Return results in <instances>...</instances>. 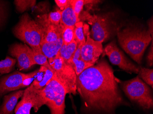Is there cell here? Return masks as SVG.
<instances>
[{"mask_svg":"<svg viewBox=\"0 0 153 114\" xmlns=\"http://www.w3.org/2000/svg\"><path fill=\"white\" fill-rule=\"evenodd\" d=\"M26 74L16 71L2 77L0 79V97L22 89L21 85Z\"/></svg>","mask_w":153,"mask_h":114,"instance_id":"cell-11","label":"cell"},{"mask_svg":"<svg viewBox=\"0 0 153 114\" xmlns=\"http://www.w3.org/2000/svg\"><path fill=\"white\" fill-rule=\"evenodd\" d=\"M75 26H64L62 34L63 44L68 45L75 40Z\"/></svg>","mask_w":153,"mask_h":114,"instance_id":"cell-24","label":"cell"},{"mask_svg":"<svg viewBox=\"0 0 153 114\" xmlns=\"http://www.w3.org/2000/svg\"><path fill=\"white\" fill-rule=\"evenodd\" d=\"M78 46V43L75 40L68 45L63 44L56 56L60 57L69 64Z\"/></svg>","mask_w":153,"mask_h":114,"instance_id":"cell-20","label":"cell"},{"mask_svg":"<svg viewBox=\"0 0 153 114\" xmlns=\"http://www.w3.org/2000/svg\"><path fill=\"white\" fill-rule=\"evenodd\" d=\"M138 76L141 78L147 85L153 88V68H146L140 67Z\"/></svg>","mask_w":153,"mask_h":114,"instance_id":"cell-22","label":"cell"},{"mask_svg":"<svg viewBox=\"0 0 153 114\" xmlns=\"http://www.w3.org/2000/svg\"><path fill=\"white\" fill-rule=\"evenodd\" d=\"M82 47V46L81 45H78V48L69 63L74 68L76 76L79 75L87 68L93 66L85 62L81 58L80 52Z\"/></svg>","mask_w":153,"mask_h":114,"instance_id":"cell-17","label":"cell"},{"mask_svg":"<svg viewBox=\"0 0 153 114\" xmlns=\"http://www.w3.org/2000/svg\"><path fill=\"white\" fill-rule=\"evenodd\" d=\"M7 2L0 1V30L6 24L8 17Z\"/></svg>","mask_w":153,"mask_h":114,"instance_id":"cell-26","label":"cell"},{"mask_svg":"<svg viewBox=\"0 0 153 114\" xmlns=\"http://www.w3.org/2000/svg\"><path fill=\"white\" fill-rule=\"evenodd\" d=\"M82 17L91 26L89 35L94 41L103 43L117 34L120 24L118 23L114 12L93 15L85 12Z\"/></svg>","mask_w":153,"mask_h":114,"instance_id":"cell-4","label":"cell"},{"mask_svg":"<svg viewBox=\"0 0 153 114\" xmlns=\"http://www.w3.org/2000/svg\"><path fill=\"white\" fill-rule=\"evenodd\" d=\"M17 63L16 59L7 56L5 60L0 61V74H4L11 72Z\"/></svg>","mask_w":153,"mask_h":114,"instance_id":"cell-21","label":"cell"},{"mask_svg":"<svg viewBox=\"0 0 153 114\" xmlns=\"http://www.w3.org/2000/svg\"><path fill=\"white\" fill-rule=\"evenodd\" d=\"M80 22V19L76 17L71 4L62 12L61 23L64 26H75L77 23Z\"/></svg>","mask_w":153,"mask_h":114,"instance_id":"cell-18","label":"cell"},{"mask_svg":"<svg viewBox=\"0 0 153 114\" xmlns=\"http://www.w3.org/2000/svg\"><path fill=\"white\" fill-rule=\"evenodd\" d=\"M53 75L63 85L68 94L76 95L77 76L73 67L59 56L48 60Z\"/></svg>","mask_w":153,"mask_h":114,"instance_id":"cell-7","label":"cell"},{"mask_svg":"<svg viewBox=\"0 0 153 114\" xmlns=\"http://www.w3.org/2000/svg\"><path fill=\"white\" fill-rule=\"evenodd\" d=\"M63 44V41L61 38L54 42H42L40 47L43 54L48 60L55 58L57 56Z\"/></svg>","mask_w":153,"mask_h":114,"instance_id":"cell-16","label":"cell"},{"mask_svg":"<svg viewBox=\"0 0 153 114\" xmlns=\"http://www.w3.org/2000/svg\"><path fill=\"white\" fill-rule=\"evenodd\" d=\"M70 4L76 17L79 19L80 14L85 5V0H70Z\"/></svg>","mask_w":153,"mask_h":114,"instance_id":"cell-27","label":"cell"},{"mask_svg":"<svg viewBox=\"0 0 153 114\" xmlns=\"http://www.w3.org/2000/svg\"><path fill=\"white\" fill-rule=\"evenodd\" d=\"M1 74H0V77H1Z\"/></svg>","mask_w":153,"mask_h":114,"instance_id":"cell-33","label":"cell"},{"mask_svg":"<svg viewBox=\"0 0 153 114\" xmlns=\"http://www.w3.org/2000/svg\"><path fill=\"white\" fill-rule=\"evenodd\" d=\"M36 21L43 30L44 38L42 42H54L62 38L64 26L61 24L58 26L51 24L48 20L47 14L39 16Z\"/></svg>","mask_w":153,"mask_h":114,"instance_id":"cell-10","label":"cell"},{"mask_svg":"<svg viewBox=\"0 0 153 114\" xmlns=\"http://www.w3.org/2000/svg\"><path fill=\"white\" fill-rule=\"evenodd\" d=\"M85 33L86 35V38L85 43L81 49V58L85 62L94 65L103 53V45L101 42L92 39L89 32L87 31Z\"/></svg>","mask_w":153,"mask_h":114,"instance_id":"cell-9","label":"cell"},{"mask_svg":"<svg viewBox=\"0 0 153 114\" xmlns=\"http://www.w3.org/2000/svg\"><path fill=\"white\" fill-rule=\"evenodd\" d=\"M36 1L34 0L30 1H24V0H15L14 4L16 9L19 13H24L27 9L30 8L36 5Z\"/></svg>","mask_w":153,"mask_h":114,"instance_id":"cell-25","label":"cell"},{"mask_svg":"<svg viewBox=\"0 0 153 114\" xmlns=\"http://www.w3.org/2000/svg\"><path fill=\"white\" fill-rule=\"evenodd\" d=\"M62 12L61 10H57L56 12L50 13L48 14L49 21L55 25H59L62 18Z\"/></svg>","mask_w":153,"mask_h":114,"instance_id":"cell-28","label":"cell"},{"mask_svg":"<svg viewBox=\"0 0 153 114\" xmlns=\"http://www.w3.org/2000/svg\"><path fill=\"white\" fill-rule=\"evenodd\" d=\"M148 25V30L150 33L151 37L153 38V17L151 18V19H149L147 22Z\"/></svg>","mask_w":153,"mask_h":114,"instance_id":"cell-32","label":"cell"},{"mask_svg":"<svg viewBox=\"0 0 153 114\" xmlns=\"http://www.w3.org/2000/svg\"><path fill=\"white\" fill-rule=\"evenodd\" d=\"M38 69H37L30 73L27 74H26V76L23 80L22 85H21V88H25L27 86L29 87L30 85L34 79V77L38 71Z\"/></svg>","mask_w":153,"mask_h":114,"instance_id":"cell-29","label":"cell"},{"mask_svg":"<svg viewBox=\"0 0 153 114\" xmlns=\"http://www.w3.org/2000/svg\"><path fill=\"white\" fill-rule=\"evenodd\" d=\"M55 2L60 10L62 11L70 4V0H55Z\"/></svg>","mask_w":153,"mask_h":114,"instance_id":"cell-31","label":"cell"},{"mask_svg":"<svg viewBox=\"0 0 153 114\" xmlns=\"http://www.w3.org/2000/svg\"><path fill=\"white\" fill-rule=\"evenodd\" d=\"M53 76V71L41 66L31 84L37 90H42L49 83Z\"/></svg>","mask_w":153,"mask_h":114,"instance_id":"cell-15","label":"cell"},{"mask_svg":"<svg viewBox=\"0 0 153 114\" xmlns=\"http://www.w3.org/2000/svg\"><path fill=\"white\" fill-rule=\"evenodd\" d=\"M67 90L53 75L48 85L42 90H37L34 111L37 112L41 106L46 105L51 114H65V98Z\"/></svg>","mask_w":153,"mask_h":114,"instance_id":"cell-3","label":"cell"},{"mask_svg":"<svg viewBox=\"0 0 153 114\" xmlns=\"http://www.w3.org/2000/svg\"><path fill=\"white\" fill-rule=\"evenodd\" d=\"M14 35L34 50L41 51L40 44L44 38L42 28L36 20H33L27 13L20 18L19 23L13 29Z\"/></svg>","mask_w":153,"mask_h":114,"instance_id":"cell-5","label":"cell"},{"mask_svg":"<svg viewBox=\"0 0 153 114\" xmlns=\"http://www.w3.org/2000/svg\"><path fill=\"white\" fill-rule=\"evenodd\" d=\"M119 81L105 59L77 76L76 91L85 110L99 114H116L119 106H131L123 97Z\"/></svg>","mask_w":153,"mask_h":114,"instance_id":"cell-1","label":"cell"},{"mask_svg":"<svg viewBox=\"0 0 153 114\" xmlns=\"http://www.w3.org/2000/svg\"><path fill=\"white\" fill-rule=\"evenodd\" d=\"M103 53L108 57L111 63L118 66L121 69L129 73L138 74L140 67L130 60L123 51L117 46L115 41H112L105 47Z\"/></svg>","mask_w":153,"mask_h":114,"instance_id":"cell-8","label":"cell"},{"mask_svg":"<svg viewBox=\"0 0 153 114\" xmlns=\"http://www.w3.org/2000/svg\"><path fill=\"white\" fill-rule=\"evenodd\" d=\"M118 41L131 58L141 65L145 50L153 40L148 29L135 24H120L117 31Z\"/></svg>","mask_w":153,"mask_h":114,"instance_id":"cell-2","label":"cell"},{"mask_svg":"<svg viewBox=\"0 0 153 114\" xmlns=\"http://www.w3.org/2000/svg\"><path fill=\"white\" fill-rule=\"evenodd\" d=\"M121 89L131 102L143 110L153 108V97L152 90L137 75L127 81L120 80Z\"/></svg>","mask_w":153,"mask_h":114,"instance_id":"cell-6","label":"cell"},{"mask_svg":"<svg viewBox=\"0 0 153 114\" xmlns=\"http://www.w3.org/2000/svg\"><path fill=\"white\" fill-rule=\"evenodd\" d=\"M25 90H19L6 95L0 106V114H13L18 101L24 95Z\"/></svg>","mask_w":153,"mask_h":114,"instance_id":"cell-14","label":"cell"},{"mask_svg":"<svg viewBox=\"0 0 153 114\" xmlns=\"http://www.w3.org/2000/svg\"><path fill=\"white\" fill-rule=\"evenodd\" d=\"M37 92L32 84L25 90L22 99L14 110L15 114H30L31 110L36 104Z\"/></svg>","mask_w":153,"mask_h":114,"instance_id":"cell-13","label":"cell"},{"mask_svg":"<svg viewBox=\"0 0 153 114\" xmlns=\"http://www.w3.org/2000/svg\"><path fill=\"white\" fill-rule=\"evenodd\" d=\"M9 54L17 60L19 69L27 70L34 65L27 53V45L21 43H15L11 45L9 49Z\"/></svg>","mask_w":153,"mask_h":114,"instance_id":"cell-12","label":"cell"},{"mask_svg":"<svg viewBox=\"0 0 153 114\" xmlns=\"http://www.w3.org/2000/svg\"><path fill=\"white\" fill-rule=\"evenodd\" d=\"M27 53L33 63V65H38L45 67L53 71L51 66L50 65L48 59L43 54L42 51H38L34 50L27 45Z\"/></svg>","mask_w":153,"mask_h":114,"instance_id":"cell-19","label":"cell"},{"mask_svg":"<svg viewBox=\"0 0 153 114\" xmlns=\"http://www.w3.org/2000/svg\"><path fill=\"white\" fill-rule=\"evenodd\" d=\"M151 43V46L146 58L148 65L149 67L152 66L153 65V40Z\"/></svg>","mask_w":153,"mask_h":114,"instance_id":"cell-30","label":"cell"},{"mask_svg":"<svg viewBox=\"0 0 153 114\" xmlns=\"http://www.w3.org/2000/svg\"><path fill=\"white\" fill-rule=\"evenodd\" d=\"M75 40L77 42L78 45L82 46L86 42V38L83 29L82 22L80 21L75 26Z\"/></svg>","mask_w":153,"mask_h":114,"instance_id":"cell-23","label":"cell"}]
</instances>
